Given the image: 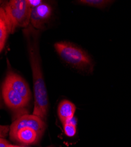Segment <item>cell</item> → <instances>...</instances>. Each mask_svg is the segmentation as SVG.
Masks as SVG:
<instances>
[{"label":"cell","mask_w":131,"mask_h":147,"mask_svg":"<svg viewBox=\"0 0 131 147\" xmlns=\"http://www.w3.org/2000/svg\"><path fill=\"white\" fill-rule=\"evenodd\" d=\"M10 132V127L8 125H0V137H5Z\"/></svg>","instance_id":"4fadbf2b"},{"label":"cell","mask_w":131,"mask_h":147,"mask_svg":"<svg viewBox=\"0 0 131 147\" xmlns=\"http://www.w3.org/2000/svg\"><path fill=\"white\" fill-rule=\"evenodd\" d=\"M28 1L31 9L36 7H38L39 5H40L43 3L42 1H41V0H29Z\"/></svg>","instance_id":"5bb4252c"},{"label":"cell","mask_w":131,"mask_h":147,"mask_svg":"<svg viewBox=\"0 0 131 147\" xmlns=\"http://www.w3.org/2000/svg\"><path fill=\"white\" fill-rule=\"evenodd\" d=\"M3 7L13 33L18 27L26 28L29 26L31 8L27 0H11Z\"/></svg>","instance_id":"3957f363"},{"label":"cell","mask_w":131,"mask_h":147,"mask_svg":"<svg viewBox=\"0 0 131 147\" xmlns=\"http://www.w3.org/2000/svg\"><path fill=\"white\" fill-rule=\"evenodd\" d=\"M2 95L5 104L11 109H20L27 106L29 102L10 86L4 83L2 87Z\"/></svg>","instance_id":"52a82bcc"},{"label":"cell","mask_w":131,"mask_h":147,"mask_svg":"<svg viewBox=\"0 0 131 147\" xmlns=\"http://www.w3.org/2000/svg\"><path fill=\"white\" fill-rule=\"evenodd\" d=\"M113 2L110 0H80L78 1L81 4L99 9L105 8Z\"/></svg>","instance_id":"8fae6325"},{"label":"cell","mask_w":131,"mask_h":147,"mask_svg":"<svg viewBox=\"0 0 131 147\" xmlns=\"http://www.w3.org/2000/svg\"><path fill=\"white\" fill-rule=\"evenodd\" d=\"M45 121L40 117L32 115H24L14 121L10 127V137L12 138L16 132L22 128H30L36 131L41 137L45 129Z\"/></svg>","instance_id":"277c9868"},{"label":"cell","mask_w":131,"mask_h":147,"mask_svg":"<svg viewBox=\"0 0 131 147\" xmlns=\"http://www.w3.org/2000/svg\"><path fill=\"white\" fill-rule=\"evenodd\" d=\"M1 2H2L1 1H0V4H1Z\"/></svg>","instance_id":"e0dca14e"},{"label":"cell","mask_w":131,"mask_h":147,"mask_svg":"<svg viewBox=\"0 0 131 147\" xmlns=\"http://www.w3.org/2000/svg\"><path fill=\"white\" fill-rule=\"evenodd\" d=\"M8 147H21V146H16V145H9Z\"/></svg>","instance_id":"2e32d148"},{"label":"cell","mask_w":131,"mask_h":147,"mask_svg":"<svg viewBox=\"0 0 131 147\" xmlns=\"http://www.w3.org/2000/svg\"><path fill=\"white\" fill-rule=\"evenodd\" d=\"M26 39L29 60L33 74L34 94V108L33 114L46 119L49 99L41 68L39 45V32L32 26L24 30Z\"/></svg>","instance_id":"6da1fadb"},{"label":"cell","mask_w":131,"mask_h":147,"mask_svg":"<svg viewBox=\"0 0 131 147\" xmlns=\"http://www.w3.org/2000/svg\"><path fill=\"white\" fill-rule=\"evenodd\" d=\"M76 112V106L68 100L61 101L58 106L57 113L59 118L63 124L74 117Z\"/></svg>","instance_id":"30bf717a"},{"label":"cell","mask_w":131,"mask_h":147,"mask_svg":"<svg viewBox=\"0 0 131 147\" xmlns=\"http://www.w3.org/2000/svg\"><path fill=\"white\" fill-rule=\"evenodd\" d=\"M10 34H13L11 25L2 6L0 7V53L3 50Z\"/></svg>","instance_id":"9c48e42d"},{"label":"cell","mask_w":131,"mask_h":147,"mask_svg":"<svg viewBox=\"0 0 131 147\" xmlns=\"http://www.w3.org/2000/svg\"><path fill=\"white\" fill-rule=\"evenodd\" d=\"M63 128L65 134L67 137H74L76 134V124L70 121L63 124Z\"/></svg>","instance_id":"7c38bea8"},{"label":"cell","mask_w":131,"mask_h":147,"mask_svg":"<svg viewBox=\"0 0 131 147\" xmlns=\"http://www.w3.org/2000/svg\"><path fill=\"white\" fill-rule=\"evenodd\" d=\"M53 8L52 6L46 3L31 9L30 15V22L31 26L36 30L41 29L45 23L52 17Z\"/></svg>","instance_id":"5b68a950"},{"label":"cell","mask_w":131,"mask_h":147,"mask_svg":"<svg viewBox=\"0 0 131 147\" xmlns=\"http://www.w3.org/2000/svg\"><path fill=\"white\" fill-rule=\"evenodd\" d=\"M4 83L8 85L14 91L20 94L28 102L31 96V91L28 84L21 77L13 72H9Z\"/></svg>","instance_id":"8992f818"},{"label":"cell","mask_w":131,"mask_h":147,"mask_svg":"<svg viewBox=\"0 0 131 147\" xmlns=\"http://www.w3.org/2000/svg\"><path fill=\"white\" fill-rule=\"evenodd\" d=\"M54 46L58 55L65 63L80 71L93 72L94 65L93 61L82 48L67 41L57 42Z\"/></svg>","instance_id":"7a4b0ae2"},{"label":"cell","mask_w":131,"mask_h":147,"mask_svg":"<svg viewBox=\"0 0 131 147\" xmlns=\"http://www.w3.org/2000/svg\"><path fill=\"white\" fill-rule=\"evenodd\" d=\"M9 144L5 139L0 137V147H8Z\"/></svg>","instance_id":"9a60e30c"},{"label":"cell","mask_w":131,"mask_h":147,"mask_svg":"<svg viewBox=\"0 0 131 147\" xmlns=\"http://www.w3.org/2000/svg\"><path fill=\"white\" fill-rule=\"evenodd\" d=\"M40 138V135L35 130L30 128H22L18 130L11 138L20 143L29 145L37 142Z\"/></svg>","instance_id":"ba28073f"}]
</instances>
